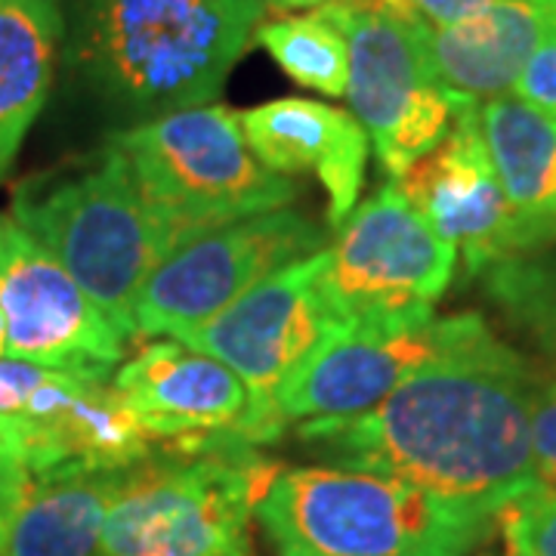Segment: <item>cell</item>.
Listing matches in <instances>:
<instances>
[{
	"label": "cell",
	"instance_id": "27",
	"mask_svg": "<svg viewBox=\"0 0 556 556\" xmlns=\"http://www.w3.org/2000/svg\"><path fill=\"white\" fill-rule=\"evenodd\" d=\"M415 10L420 20L433 28H448L464 20H473L479 13H485L489 7H495L497 0H405Z\"/></svg>",
	"mask_w": 556,
	"mask_h": 556
},
{
	"label": "cell",
	"instance_id": "7",
	"mask_svg": "<svg viewBox=\"0 0 556 556\" xmlns=\"http://www.w3.org/2000/svg\"><path fill=\"white\" fill-rule=\"evenodd\" d=\"M350 43V112L396 179L448 134L457 105L433 68L430 25L405 0H350L321 7ZM473 102V100H470Z\"/></svg>",
	"mask_w": 556,
	"mask_h": 556
},
{
	"label": "cell",
	"instance_id": "6",
	"mask_svg": "<svg viewBox=\"0 0 556 556\" xmlns=\"http://www.w3.org/2000/svg\"><path fill=\"white\" fill-rule=\"evenodd\" d=\"M112 142L174 251L236 219L291 207L298 186L263 167L241 130V112L207 102L121 127Z\"/></svg>",
	"mask_w": 556,
	"mask_h": 556
},
{
	"label": "cell",
	"instance_id": "5",
	"mask_svg": "<svg viewBox=\"0 0 556 556\" xmlns=\"http://www.w3.org/2000/svg\"><path fill=\"white\" fill-rule=\"evenodd\" d=\"M254 519L278 556H467L492 519L405 479L346 470H281Z\"/></svg>",
	"mask_w": 556,
	"mask_h": 556
},
{
	"label": "cell",
	"instance_id": "11",
	"mask_svg": "<svg viewBox=\"0 0 556 556\" xmlns=\"http://www.w3.org/2000/svg\"><path fill=\"white\" fill-rule=\"evenodd\" d=\"M0 316L7 356L80 380L115 378L130 338L31 232L0 214Z\"/></svg>",
	"mask_w": 556,
	"mask_h": 556
},
{
	"label": "cell",
	"instance_id": "16",
	"mask_svg": "<svg viewBox=\"0 0 556 556\" xmlns=\"http://www.w3.org/2000/svg\"><path fill=\"white\" fill-rule=\"evenodd\" d=\"M556 31V0H497L473 20L430 25V56L439 80L460 100L510 97L526 60Z\"/></svg>",
	"mask_w": 556,
	"mask_h": 556
},
{
	"label": "cell",
	"instance_id": "13",
	"mask_svg": "<svg viewBox=\"0 0 556 556\" xmlns=\"http://www.w3.org/2000/svg\"><path fill=\"white\" fill-rule=\"evenodd\" d=\"M467 321L470 313L437 316L417 309L340 328L278 387L273 415L281 430L291 420L362 415L452 346Z\"/></svg>",
	"mask_w": 556,
	"mask_h": 556
},
{
	"label": "cell",
	"instance_id": "23",
	"mask_svg": "<svg viewBox=\"0 0 556 556\" xmlns=\"http://www.w3.org/2000/svg\"><path fill=\"white\" fill-rule=\"evenodd\" d=\"M504 556H556V489L532 485L492 517Z\"/></svg>",
	"mask_w": 556,
	"mask_h": 556
},
{
	"label": "cell",
	"instance_id": "22",
	"mask_svg": "<svg viewBox=\"0 0 556 556\" xmlns=\"http://www.w3.org/2000/svg\"><path fill=\"white\" fill-rule=\"evenodd\" d=\"M87 383L93 380H80L25 358L3 356L0 358V417H16L28 427L50 424L84 393Z\"/></svg>",
	"mask_w": 556,
	"mask_h": 556
},
{
	"label": "cell",
	"instance_id": "18",
	"mask_svg": "<svg viewBox=\"0 0 556 556\" xmlns=\"http://www.w3.org/2000/svg\"><path fill=\"white\" fill-rule=\"evenodd\" d=\"M60 53L56 0H0V179L50 100Z\"/></svg>",
	"mask_w": 556,
	"mask_h": 556
},
{
	"label": "cell",
	"instance_id": "4",
	"mask_svg": "<svg viewBox=\"0 0 556 556\" xmlns=\"http://www.w3.org/2000/svg\"><path fill=\"white\" fill-rule=\"evenodd\" d=\"M10 217L60 260L127 338H137L134 300L174 244L112 139L84 159L22 179Z\"/></svg>",
	"mask_w": 556,
	"mask_h": 556
},
{
	"label": "cell",
	"instance_id": "20",
	"mask_svg": "<svg viewBox=\"0 0 556 556\" xmlns=\"http://www.w3.org/2000/svg\"><path fill=\"white\" fill-rule=\"evenodd\" d=\"M254 40L294 84L321 97H346L350 43L325 10L260 22Z\"/></svg>",
	"mask_w": 556,
	"mask_h": 556
},
{
	"label": "cell",
	"instance_id": "9",
	"mask_svg": "<svg viewBox=\"0 0 556 556\" xmlns=\"http://www.w3.org/2000/svg\"><path fill=\"white\" fill-rule=\"evenodd\" d=\"M455 244L439 236L412 201L387 182L338 226L318 294L338 325L433 309L452 285Z\"/></svg>",
	"mask_w": 556,
	"mask_h": 556
},
{
	"label": "cell",
	"instance_id": "28",
	"mask_svg": "<svg viewBox=\"0 0 556 556\" xmlns=\"http://www.w3.org/2000/svg\"><path fill=\"white\" fill-rule=\"evenodd\" d=\"M331 3H350V0H263L266 10H276V13H291V10H321V7H331Z\"/></svg>",
	"mask_w": 556,
	"mask_h": 556
},
{
	"label": "cell",
	"instance_id": "14",
	"mask_svg": "<svg viewBox=\"0 0 556 556\" xmlns=\"http://www.w3.org/2000/svg\"><path fill=\"white\" fill-rule=\"evenodd\" d=\"M254 159L273 174H313L328 195V223L338 229L356 211L371 139L346 109L281 97L241 112Z\"/></svg>",
	"mask_w": 556,
	"mask_h": 556
},
{
	"label": "cell",
	"instance_id": "15",
	"mask_svg": "<svg viewBox=\"0 0 556 556\" xmlns=\"http://www.w3.org/2000/svg\"><path fill=\"white\" fill-rule=\"evenodd\" d=\"M112 387L155 442L236 430L248 412L239 375L174 338L146 343L115 371Z\"/></svg>",
	"mask_w": 556,
	"mask_h": 556
},
{
	"label": "cell",
	"instance_id": "26",
	"mask_svg": "<svg viewBox=\"0 0 556 556\" xmlns=\"http://www.w3.org/2000/svg\"><path fill=\"white\" fill-rule=\"evenodd\" d=\"M514 97L556 121V31L541 40L526 60L514 84Z\"/></svg>",
	"mask_w": 556,
	"mask_h": 556
},
{
	"label": "cell",
	"instance_id": "25",
	"mask_svg": "<svg viewBox=\"0 0 556 556\" xmlns=\"http://www.w3.org/2000/svg\"><path fill=\"white\" fill-rule=\"evenodd\" d=\"M35 479L28 457V427L16 417H0V519Z\"/></svg>",
	"mask_w": 556,
	"mask_h": 556
},
{
	"label": "cell",
	"instance_id": "19",
	"mask_svg": "<svg viewBox=\"0 0 556 556\" xmlns=\"http://www.w3.org/2000/svg\"><path fill=\"white\" fill-rule=\"evenodd\" d=\"M479 124L510 204L556 226V121L517 97L479 102Z\"/></svg>",
	"mask_w": 556,
	"mask_h": 556
},
{
	"label": "cell",
	"instance_id": "24",
	"mask_svg": "<svg viewBox=\"0 0 556 556\" xmlns=\"http://www.w3.org/2000/svg\"><path fill=\"white\" fill-rule=\"evenodd\" d=\"M532 473L535 485L556 489V375L538 378L532 402Z\"/></svg>",
	"mask_w": 556,
	"mask_h": 556
},
{
	"label": "cell",
	"instance_id": "1",
	"mask_svg": "<svg viewBox=\"0 0 556 556\" xmlns=\"http://www.w3.org/2000/svg\"><path fill=\"white\" fill-rule=\"evenodd\" d=\"M538 378L529 358L470 313L455 343L375 408L303 420L298 442L328 467L405 479L492 519L535 485Z\"/></svg>",
	"mask_w": 556,
	"mask_h": 556
},
{
	"label": "cell",
	"instance_id": "2",
	"mask_svg": "<svg viewBox=\"0 0 556 556\" xmlns=\"http://www.w3.org/2000/svg\"><path fill=\"white\" fill-rule=\"evenodd\" d=\"M62 62L109 118L134 127L217 102L263 0H56Z\"/></svg>",
	"mask_w": 556,
	"mask_h": 556
},
{
	"label": "cell",
	"instance_id": "30",
	"mask_svg": "<svg viewBox=\"0 0 556 556\" xmlns=\"http://www.w3.org/2000/svg\"><path fill=\"white\" fill-rule=\"evenodd\" d=\"M236 556H254V554H251V547H248V551H241V554H236Z\"/></svg>",
	"mask_w": 556,
	"mask_h": 556
},
{
	"label": "cell",
	"instance_id": "3",
	"mask_svg": "<svg viewBox=\"0 0 556 556\" xmlns=\"http://www.w3.org/2000/svg\"><path fill=\"white\" fill-rule=\"evenodd\" d=\"M281 470L229 430L167 439L115 479L102 556L241 554L260 497Z\"/></svg>",
	"mask_w": 556,
	"mask_h": 556
},
{
	"label": "cell",
	"instance_id": "12",
	"mask_svg": "<svg viewBox=\"0 0 556 556\" xmlns=\"http://www.w3.org/2000/svg\"><path fill=\"white\" fill-rule=\"evenodd\" d=\"M396 189L464 257L470 276L556 241V226L522 217L510 204L479 124V102H460L448 134L415 161Z\"/></svg>",
	"mask_w": 556,
	"mask_h": 556
},
{
	"label": "cell",
	"instance_id": "21",
	"mask_svg": "<svg viewBox=\"0 0 556 556\" xmlns=\"http://www.w3.org/2000/svg\"><path fill=\"white\" fill-rule=\"evenodd\" d=\"M482 273L504 313L556 356V263L519 254L497 260Z\"/></svg>",
	"mask_w": 556,
	"mask_h": 556
},
{
	"label": "cell",
	"instance_id": "29",
	"mask_svg": "<svg viewBox=\"0 0 556 556\" xmlns=\"http://www.w3.org/2000/svg\"><path fill=\"white\" fill-rule=\"evenodd\" d=\"M7 356V325H3V316H0V358Z\"/></svg>",
	"mask_w": 556,
	"mask_h": 556
},
{
	"label": "cell",
	"instance_id": "8",
	"mask_svg": "<svg viewBox=\"0 0 556 556\" xmlns=\"http://www.w3.org/2000/svg\"><path fill=\"white\" fill-rule=\"evenodd\" d=\"M325 263L328 248L281 266L219 316L177 338L189 350L217 358L239 375L248 390V412L229 433L257 448L285 437L273 415L278 387L343 328L318 294V276Z\"/></svg>",
	"mask_w": 556,
	"mask_h": 556
},
{
	"label": "cell",
	"instance_id": "10",
	"mask_svg": "<svg viewBox=\"0 0 556 556\" xmlns=\"http://www.w3.org/2000/svg\"><path fill=\"white\" fill-rule=\"evenodd\" d=\"M325 229L294 207L244 217L177 248L134 300L137 338H182L263 278L325 251Z\"/></svg>",
	"mask_w": 556,
	"mask_h": 556
},
{
	"label": "cell",
	"instance_id": "17",
	"mask_svg": "<svg viewBox=\"0 0 556 556\" xmlns=\"http://www.w3.org/2000/svg\"><path fill=\"white\" fill-rule=\"evenodd\" d=\"M118 473L31 479L0 519V556H102V519Z\"/></svg>",
	"mask_w": 556,
	"mask_h": 556
}]
</instances>
